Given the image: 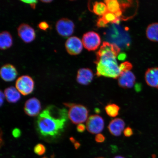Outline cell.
<instances>
[{
    "label": "cell",
    "instance_id": "e575fe53",
    "mask_svg": "<svg viewBox=\"0 0 158 158\" xmlns=\"http://www.w3.org/2000/svg\"><path fill=\"white\" fill-rule=\"evenodd\" d=\"M113 158H124V157L122 156H116L114 157Z\"/></svg>",
    "mask_w": 158,
    "mask_h": 158
},
{
    "label": "cell",
    "instance_id": "d6a6232c",
    "mask_svg": "<svg viewBox=\"0 0 158 158\" xmlns=\"http://www.w3.org/2000/svg\"><path fill=\"white\" fill-rule=\"evenodd\" d=\"M74 146L76 149H78V148L80 147V144L78 142L76 141L74 143Z\"/></svg>",
    "mask_w": 158,
    "mask_h": 158
},
{
    "label": "cell",
    "instance_id": "277c9868",
    "mask_svg": "<svg viewBox=\"0 0 158 158\" xmlns=\"http://www.w3.org/2000/svg\"><path fill=\"white\" fill-rule=\"evenodd\" d=\"M34 81L30 76H23L20 77L16 81V88L20 93L26 96L31 94L34 90Z\"/></svg>",
    "mask_w": 158,
    "mask_h": 158
},
{
    "label": "cell",
    "instance_id": "f1b7e54d",
    "mask_svg": "<svg viewBox=\"0 0 158 158\" xmlns=\"http://www.w3.org/2000/svg\"><path fill=\"white\" fill-rule=\"evenodd\" d=\"M97 25L99 27H106L107 25L106 24L102 18L101 17L98 19Z\"/></svg>",
    "mask_w": 158,
    "mask_h": 158
},
{
    "label": "cell",
    "instance_id": "ac0fdd59",
    "mask_svg": "<svg viewBox=\"0 0 158 158\" xmlns=\"http://www.w3.org/2000/svg\"><path fill=\"white\" fill-rule=\"evenodd\" d=\"M13 38L8 31H5L0 34V48L2 50L9 48L13 44Z\"/></svg>",
    "mask_w": 158,
    "mask_h": 158
},
{
    "label": "cell",
    "instance_id": "1f68e13d",
    "mask_svg": "<svg viewBox=\"0 0 158 158\" xmlns=\"http://www.w3.org/2000/svg\"><path fill=\"white\" fill-rule=\"evenodd\" d=\"M5 95L3 93L2 91H1V106H2L4 100Z\"/></svg>",
    "mask_w": 158,
    "mask_h": 158
},
{
    "label": "cell",
    "instance_id": "ba28073f",
    "mask_svg": "<svg viewBox=\"0 0 158 158\" xmlns=\"http://www.w3.org/2000/svg\"><path fill=\"white\" fill-rule=\"evenodd\" d=\"M82 41L76 36L69 37L65 43V46L69 54L72 55H78L82 52L83 49Z\"/></svg>",
    "mask_w": 158,
    "mask_h": 158
},
{
    "label": "cell",
    "instance_id": "603a6c76",
    "mask_svg": "<svg viewBox=\"0 0 158 158\" xmlns=\"http://www.w3.org/2000/svg\"><path fill=\"white\" fill-rule=\"evenodd\" d=\"M35 153L39 156L44 155L46 152V148L42 144L38 143L35 145L34 148Z\"/></svg>",
    "mask_w": 158,
    "mask_h": 158
},
{
    "label": "cell",
    "instance_id": "3957f363",
    "mask_svg": "<svg viewBox=\"0 0 158 158\" xmlns=\"http://www.w3.org/2000/svg\"><path fill=\"white\" fill-rule=\"evenodd\" d=\"M64 104L69 108L68 117L73 123L82 124L88 119L89 111L86 106L74 103H64Z\"/></svg>",
    "mask_w": 158,
    "mask_h": 158
},
{
    "label": "cell",
    "instance_id": "5b68a950",
    "mask_svg": "<svg viewBox=\"0 0 158 158\" xmlns=\"http://www.w3.org/2000/svg\"><path fill=\"white\" fill-rule=\"evenodd\" d=\"M82 43L83 46L89 51L96 50L101 43L100 35L94 31H89L83 35Z\"/></svg>",
    "mask_w": 158,
    "mask_h": 158
},
{
    "label": "cell",
    "instance_id": "5bb4252c",
    "mask_svg": "<svg viewBox=\"0 0 158 158\" xmlns=\"http://www.w3.org/2000/svg\"><path fill=\"white\" fill-rule=\"evenodd\" d=\"M125 125V122L123 119L117 118L110 121L108 128L112 135L117 137L121 135Z\"/></svg>",
    "mask_w": 158,
    "mask_h": 158
},
{
    "label": "cell",
    "instance_id": "e0dca14e",
    "mask_svg": "<svg viewBox=\"0 0 158 158\" xmlns=\"http://www.w3.org/2000/svg\"><path fill=\"white\" fill-rule=\"evenodd\" d=\"M4 94L7 101L10 103H16L21 98L20 92L16 88L13 86L6 89Z\"/></svg>",
    "mask_w": 158,
    "mask_h": 158
},
{
    "label": "cell",
    "instance_id": "d590c367",
    "mask_svg": "<svg viewBox=\"0 0 158 158\" xmlns=\"http://www.w3.org/2000/svg\"><path fill=\"white\" fill-rule=\"evenodd\" d=\"M104 158L102 157H98V158Z\"/></svg>",
    "mask_w": 158,
    "mask_h": 158
},
{
    "label": "cell",
    "instance_id": "8d00e7d4",
    "mask_svg": "<svg viewBox=\"0 0 158 158\" xmlns=\"http://www.w3.org/2000/svg\"><path fill=\"white\" fill-rule=\"evenodd\" d=\"M47 158V157H43V158Z\"/></svg>",
    "mask_w": 158,
    "mask_h": 158
},
{
    "label": "cell",
    "instance_id": "d6986e66",
    "mask_svg": "<svg viewBox=\"0 0 158 158\" xmlns=\"http://www.w3.org/2000/svg\"><path fill=\"white\" fill-rule=\"evenodd\" d=\"M146 35L150 41L158 42V23H152L148 26L146 30Z\"/></svg>",
    "mask_w": 158,
    "mask_h": 158
},
{
    "label": "cell",
    "instance_id": "4dcf8cb0",
    "mask_svg": "<svg viewBox=\"0 0 158 158\" xmlns=\"http://www.w3.org/2000/svg\"><path fill=\"white\" fill-rule=\"evenodd\" d=\"M86 127L84 124H80L77 126V130L79 133H83L85 131Z\"/></svg>",
    "mask_w": 158,
    "mask_h": 158
},
{
    "label": "cell",
    "instance_id": "7402d4cb",
    "mask_svg": "<svg viewBox=\"0 0 158 158\" xmlns=\"http://www.w3.org/2000/svg\"><path fill=\"white\" fill-rule=\"evenodd\" d=\"M120 108L119 106L114 104H110L105 107L106 114L110 117H115L118 114Z\"/></svg>",
    "mask_w": 158,
    "mask_h": 158
},
{
    "label": "cell",
    "instance_id": "8fae6325",
    "mask_svg": "<svg viewBox=\"0 0 158 158\" xmlns=\"http://www.w3.org/2000/svg\"><path fill=\"white\" fill-rule=\"evenodd\" d=\"M41 105L38 99L33 98L25 102L24 110L26 114L30 116L38 115L41 110Z\"/></svg>",
    "mask_w": 158,
    "mask_h": 158
},
{
    "label": "cell",
    "instance_id": "30bf717a",
    "mask_svg": "<svg viewBox=\"0 0 158 158\" xmlns=\"http://www.w3.org/2000/svg\"><path fill=\"white\" fill-rule=\"evenodd\" d=\"M118 79V85L124 89L133 88L136 81V77L131 71L121 73Z\"/></svg>",
    "mask_w": 158,
    "mask_h": 158
},
{
    "label": "cell",
    "instance_id": "44dd1931",
    "mask_svg": "<svg viewBox=\"0 0 158 158\" xmlns=\"http://www.w3.org/2000/svg\"><path fill=\"white\" fill-rule=\"evenodd\" d=\"M106 25L109 23H119L120 19L114 14L107 11L101 17Z\"/></svg>",
    "mask_w": 158,
    "mask_h": 158
},
{
    "label": "cell",
    "instance_id": "4fadbf2b",
    "mask_svg": "<svg viewBox=\"0 0 158 158\" xmlns=\"http://www.w3.org/2000/svg\"><path fill=\"white\" fill-rule=\"evenodd\" d=\"M94 77L93 73L90 69L81 68L78 71L76 80L79 84L87 85L92 82Z\"/></svg>",
    "mask_w": 158,
    "mask_h": 158
},
{
    "label": "cell",
    "instance_id": "836d02e7",
    "mask_svg": "<svg viewBox=\"0 0 158 158\" xmlns=\"http://www.w3.org/2000/svg\"><path fill=\"white\" fill-rule=\"evenodd\" d=\"M43 3H50L51 2H52V1H49V0H47V1H41Z\"/></svg>",
    "mask_w": 158,
    "mask_h": 158
},
{
    "label": "cell",
    "instance_id": "8992f818",
    "mask_svg": "<svg viewBox=\"0 0 158 158\" xmlns=\"http://www.w3.org/2000/svg\"><path fill=\"white\" fill-rule=\"evenodd\" d=\"M104 126L103 118L98 114L91 115L87 120L86 129L92 134H100L103 130Z\"/></svg>",
    "mask_w": 158,
    "mask_h": 158
},
{
    "label": "cell",
    "instance_id": "7a4b0ae2",
    "mask_svg": "<svg viewBox=\"0 0 158 158\" xmlns=\"http://www.w3.org/2000/svg\"><path fill=\"white\" fill-rule=\"evenodd\" d=\"M120 49L117 45L104 41L96 53V75L98 77L117 79L120 74L116 58Z\"/></svg>",
    "mask_w": 158,
    "mask_h": 158
},
{
    "label": "cell",
    "instance_id": "484cf974",
    "mask_svg": "<svg viewBox=\"0 0 158 158\" xmlns=\"http://www.w3.org/2000/svg\"><path fill=\"white\" fill-rule=\"evenodd\" d=\"M38 26L40 29L45 31L49 28V25L46 22L42 21L39 23Z\"/></svg>",
    "mask_w": 158,
    "mask_h": 158
},
{
    "label": "cell",
    "instance_id": "9a60e30c",
    "mask_svg": "<svg viewBox=\"0 0 158 158\" xmlns=\"http://www.w3.org/2000/svg\"><path fill=\"white\" fill-rule=\"evenodd\" d=\"M145 78L148 86L158 88V68L148 69L145 72Z\"/></svg>",
    "mask_w": 158,
    "mask_h": 158
},
{
    "label": "cell",
    "instance_id": "f546056e",
    "mask_svg": "<svg viewBox=\"0 0 158 158\" xmlns=\"http://www.w3.org/2000/svg\"><path fill=\"white\" fill-rule=\"evenodd\" d=\"M12 134L14 137L19 138L21 135V131L19 128H16L13 130Z\"/></svg>",
    "mask_w": 158,
    "mask_h": 158
},
{
    "label": "cell",
    "instance_id": "7c38bea8",
    "mask_svg": "<svg viewBox=\"0 0 158 158\" xmlns=\"http://www.w3.org/2000/svg\"><path fill=\"white\" fill-rule=\"evenodd\" d=\"M17 74L15 67L10 64L3 65L0 71L1 77L6 82H11L14 80L16 78Z\"/></svg>",
    "mask_w": 158,
    "mask_h": 158
},
{
    "label": "cell",
    "instance_id": "ffe728a7",
    "mask_svg": "<svg viewBox=\"0 0 158 158\" xmlns=\"http://www.w3.org/2000/svg\"><path fill=\"white\" fill-rule=\"evenodd\" d=\"M93 11L96 15L102 16L107 12L108 10L105 3L96 2L93 5Z\"/></svg>",
    "mask_w": 158,
    "mask_h": 158
},
{
    "label": "cell",
    "instance_id": "9c48e42d",
    "mask_svg": "<svg viewBox=\"0 0 158 158\" xmlns=\"http://www.w3.org/2000/svg\"><path fill=\"white\" fill-rule=\"evenodd\" d=\"M18 34L23 41L25 43H30L34 40L35 34L34 29L29 25L22 23L17 29Z\"/></svg>",
    "mask_w": 158,
    "mask_h": 158
},
{
    "label": "cell",
    "instance_id": "4316f807",
    "mask_svg": "<svg viewBox=\"0 0 158 158\" xmlns=\"http://www.w3.org/2000/svg\"><path fill=\"white\" fill-rule=\"evenodd\" d=\"M124 135L126 137H130L133 135V131L131 128L129 127L126 128L124 130Z\"/></svg>",
    "mask_w": 158,
    "mask_h": 158
},
{
    "label": "cell",
    "instance_id": "52a82bcc",
    "mask_svg": "<svg viewBox=\"0 0 158 158\" xmlns=\"http://www.w3.org/2000/svg\"><path fill=\"white\" fill-rule=\"evenodd\" d=\"M75 25L73 22L67 18L61 19L57 22L56 28L58 34L64 37H68L74 33Z\"/></svg>",
    "mask_w": 158,
    "mask_h": 158
},
{
    "label": "cell",
    "instance_id": "cb8c5ba5",
    "mask_svg": "<svg viewBox=\"0 0 158 158\" xmlns=\"http://www.w3.org/2000/svg\"><path fill=\"white\" fill-rule=\"evenodd\" d=\"M119 69L121 73L130 71L133 68V65L129 62H125L122 63L119 66Z\"/></svg>",
    "mask_w": 158,
    "mask_h": 158
},
{
    "label": "cell",
    "instance_id": "d4e9b609",
    "mask_svg": "<svg viewBox=\"0 0 158 158\" xmlns=\"http://www.w3.org/2000/svg\"><path fill=\"white\" fill-rule=\"evenodd\" d=\"M106 138L103 135L101 134H98L96 135L95 138L97 143H102L105 141Z\"/></svg>",
    "mask_w": 158,
    "mask_h": 158
},
{
    "label": "cell",
    "instance_id": "83f0119b",
    "mask_svg": "<svg viewBox=\"0 0 158 158\" xmlns=\"http://www.w3.org/2000/svg\"><path fill=\"white\" fill-rule=\"evenodd\" d=\"M22 2L24 3L28 4L30 5L31 8L34 9L36 7L37 1H22Z\"/></svg>",
    "mask_w": 158,
    "mask_h": 158
},
{
    "label": "cell",
    "instance_id": "6da1fadb",
    "mask_svg": "<svg viewBox=\"0 0 158 158\" xmlns=\"http://www.w3.org/2000/svg\"><path fill=\"white\" fill-rule=\"evenodd\" d=\"M68 118V112L66 109L54 106H47L37 118V131L45 139H56L64 131Z\"/></svg>",
    "mask_w": 158,
    "mask_h": 158
},
{
    "label": "cell",
    "instance_id": "2e32d148",
    "mask_svg": "<svg viewBox=\"0 0 158 158\" xmlns=\"http://www.w3.org/2000/svg\"><path fill=\"white\" fill-rule=\"evenodd\" d=\"M104 2L107 7L108 11L114 14L120 19L122 11L119 1L116 0H106Z\"/></svg>",
    "mask_w": 158,
    "mask_h": 158
}]
</instances>
